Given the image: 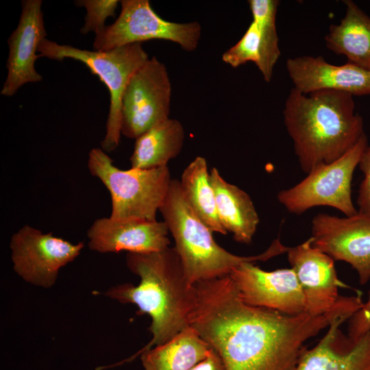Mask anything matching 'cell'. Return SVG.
<instances>
[{
  "label": "cell",
  "instance_id": "20",
  "mask_svg": "<svg viewBox=\"0 0 370 370\" xmlns=\"http://www.w3.org/2000/svg\"><path fill=\"white\" fill-rule=\"evenodd\" d=\"M211 350L197 332L188 326L166 343L138 354L144 370H189Z\"/></svg>",
  "mask_w": 370,
  "mask_h": 370
},
{
  "label": "cell",
  "instance_id": "28",
  "mask_svg": "<svg viewBox=\"0 0 370 370\" xmlns=\"http://www.w3.org/2000/svg\"><path fill=\"white\" fill-rule=\"evenodd\" d=\"M189 370H226L219 355L212 349L204 360Z\"/></svg>",
  "mask_w": 370,
  "mask_h": 370
},
{
  "label": "cell",
  "instance_id": "22",
  "mask_svg": "<svg viewBox=\"0 0 370 370\" xmlns=\"http://www.w3.org/2000/svg\"><path fill=\"white\" fill-rule=\"evenodd\" d=\"M184 197L196 215L213 232L226 234L219 218L214 191L206 160L195 158L186 167L180 181Z\"/></svg>",
  "mask_w": 370,
  "mask_h": 370
},
{
  "label": "cell",
  "instance_id": "17",
  "mask_svg": "<svg viewBox=\"0 0 370 370\" xmlns=\"http://www.w3.org/2000/svg\"><path fill=\"white\" fill-rule=\"evenodd\" d=\"M347 319L349 317L334 319L317 345L306 350L295 370H370V331L352 339L341 329Z\"/></svg>",
  "mask_w": 370,
  "mask_h": 370
},
{
  "label": "cell",
  "instance_id": "2",
  "mask_svg": "<svg viewBox=\"0 0 370 370\" xmlns=\"http://www.w3.org/2000/svg\"><path fill=\"white\" fill-rule=\"evenodd\" d=\"M127 268L137 275V286L126 283L108 289L106 295L123 304H134L138 314L151 319L152 338L141 351L162 345L189 325L197 291L186 278L175 247L150 253H128Z\"/></svg>",
  "mask_w": 370,
  "mask_h": 370
},
{
  "label": "cell",
  "instance_id": "23",
  "mask_svg": "<svg viewBox=\"0 0 370 370\" xmlns=\"http://www.w3.org/2000/svg\"><path fill=\"white\" fill-rule=\"evenodd\" d=\"M253 21L260 34L259 62L256 65L264 81L272 78L274 66L280 56L275 18L279 1L249 0Z\"/></svg>",
  "mask_w": 370,
  "mask_h": 370
},
{
  "label": "cell",
  "instance_id": "19",
  "mask_svg": "<svg viewBox=\"0 0 370 370\" xmlns=\"http://www.w3.org/2000/svg\"><path fill=\"white\" fill-rule=\"evenodd\" d=\"M345 13L325 36L328 49L348 62L370 71V16L352 0L343 1Z\"/></svg>",
  "mask_w": 370,
  "mask_h": 370
},
{
  "label": "cell",
  "instance_id": "16",
  "mask_svg": "<svg viewBox=\"0 0 370 370\" xmlns=\"http://www.w3.org/2000/svg\"><path fill=\"white\" fill-rule=\"evenodd\" d=\"M286 66L294 88L301 93L330 90L370 95V71L350 62L337 66L321 56H302L288 58Z\"/></svg>",
  "mask_w": 370,
  "mask_h": 370
},
{
  "label": "cell",
  "instance_id": "18",
  "mask_svg": "<svg viewBox=\"0 0 370 370\" xmlns=\"http://www.w3.org/2000/svg\"><path fill=\"white\" fill-rule=\"evenodd\" d=\"M217 209L223 228L236 242L249 244L259 223V217L249 195L238 186L227 182L216 168L210 173Z\"/></svg>",
  "mask_w": 370,
  "mask_h": 370
},
{
  "label": "cell",
  "instance_id": "5",
  "mask_svg": "<svg viewBox=\"0 0 370 370\" xmlns=\"http://www.w3.org/2000/svg\"><path fill=\"white\" fill-rule=\"evenodd\" d=\"M38 53V58L80 61L106 86L110 103L106 132L101 145L106 152L114 150L121 135V101L125 89L133 74L149 58L142 43L102 51L81 49L45 38L40 43Z\"/></svg>",
  "mask_w": 370,
  "mask_h": 370
},
{
  "label": "cell",
  "instance_id": "14",
  "mask_svg": "<svg viewBox=\"0 0 370 370\" xmlns=\"http://www.w3.org/2000/svg\"><path fill=\"white\" fill-rule=\"evenodd\" d=\"M41 6V0L22 1L19 22L8 40V74L1 90L2 95L11 97L23 85L42 79L34 66L38 58V46L47 35Z\"/></svg>",
  "mask_w": 370,
  "mask_h": 370
},
{
  "label": "cell",
  "instance_id": "4",
  "mask_svg": "<svg viewBox=\"0 0 370 370\" xmlns=\"http://www.w3.org/2000/svg\"><path fill=\"white\" fill-rule=\"evenodd\" d=\"M159 211L175 240L174 247L190 285L228 275L245 262L267 261L288 249L278 238L264 252L256 256H239L230 253L214 241L212 232L194 212L180 181L175 179L171 180Z\"/></svg>",
  "mask_w": 370,
  "mask_h": 370
},
{
  "label": "cell",
  "instance_id": "11",
  "mask_svg": "<svg viewBox=\"0 0 370 370\" xmlns=\"http://www.w3.org/2000/svg\"><path fill=\"white\" fill-rule=\"evenodd\" d=\"M312 245L334 261L349 264L365 285L370 280V216L319 214L312 221Z\"/></svg>",
  "mask_w": 370,
  "mask_h": 370
},
{
  "label": "cell",
  "instance_id": "15",
  "mask_svg": "<svg viewBox=\"0 0 370 370\" xmlns=\"http://www.w3.org/2000/svg\"><path fill=\"white\" fill-rule=\"evenodd\" d=\"M169 228L164 221L144 219H97L88 230V247L99 253H150L169 247Z\"/></svg>",
  "mask_w": 370,
  "mask_h": 370
},
{
  "label": "cell",
  "instance_id": "12",
  "mask_svg": "<svg viewBox=\"0 0 370 370\" xmlns=\"http://www.w3.org/2000/svg\"><path fill=\"white\" fill-rule=\"evenodd\" d=\"M230 275L241 299L249 305L292 315L305 312L304 295L291 268L266 271L245 262Z\"/></svg>",
  "mask_w": 370,
  "mask_h": 370
},
{
  "label": "cell",
  "instance_id": "3",
  "mask_svg": "<svg viewBox=\"0 0 370 370\" xmlns=\"http://www.w3.org/2000/svg\"><path fill=\"white\" fill-rule=\"evenodd\" d=\"M283 118L300 167L307 174L342 157L365 134L353 95L341 91L306 95L293 88Z\"/></svg>",
  "mask_w": 370,
  "mask_h": 370
},
{
  "label": "cell",
  "instance_id": "9",
  "mask_svg": "<svg viewBox=\"0 0 370 370\" xmlns=\"http://www.w3.org/2000/svg\"><path fill=\"white\" fill-rule=\"evenodd\" d=\"M171 84L167 69L149 58L131 77L121 101V134L137 138L169 118Z\"/></svg>",
  "mask_w": 370,
  "mask_h": 370
},
{
  "label": "cell",
  "instance_id": "24",
  "mask_svg": "<svg viewBox=\"0 0 370 370\" xmlns=\"http://www.w3.org/2000/svg\"><path fill=\"white\" fill-rule=\"evenodd\" d=\"M260 34L256 23L252 21L242 38L222 56V60L233 68L253 62H259Z\"/></svg>",
  "mask_w": 370,
  "mask_h": 370
},
{
  "label": "cell",
  "instance_id": "7",
  "mask_svg": "<svg viewBox=\"0 0 370 370\" xmlns=\"http://www.w3.org/2000/svg\"><path fill=\"white\" fill-rule=\"evenodd\" d=\"M368 145L364 134L358 142L335 161L319 166L296 185L280 191L278 201L291 213L301 214L317 206L336 208L345 216L358 212L352 197L354 171Z\"/></svg>",
  "mask_w": 370,
  "mask_h": 370
},
{
  "label": "cell",
  "instance_id": "6",
  "mask_svg": "<svg viewBox=\"0 0 370 370\" xmlns=\"http://www.w3.org/2000/svg\"><path fill=\"white\" fill-rule=\"evenodd\" d=\"M88 168L108 190L112 201L110 217L156 221L171 181L168 166L151 169L121 170L102 149H92Z\"/></svg>",
  "mask_w": 370,
  "mask_h": 370
},
{
  "label": "cell",
  "instance_id": "1",
  "mask_svg": "<svg viewBox=\"0 0 370 370\" xmlns=\"http://www.w3.org/2000/svg\"><path fill=\"white\" fill-rule=\"evenodd\" d=\"M195 286L189 325L219 355L226 370H295L309 338L336 318L352 317L361 306L357 297L345 296L329 313L292 315L245 303L230 274Z\"/></svg>",
  "mask_w": 370,
  "mask_h": 370
},
{
  "label": "cell",
  "instance_id": "8",
  "mask_svg": "<svg viewBox=\"0 0 370 370\" xmlns=\"http://www.w3.org/2000/svg\"><path fill=\"white\" fill-rule=\"evenodd\" d=\"M118 18L95 35L93 49L108 51L121 46L160 39L179 45L186 51L198 46L201 25L197 21L180 23L161 18L148 0L121 1Z\"/></svg>",
  "mask_w": 370,
  "mask_h": 370
},
{
  "label": "cell",
  "instance_id": "13",
  "mask_svg": "<svg viewBox=\"0 0 370 370\" xmlns=\"http://www.w3.org/2000/svg\"><path fill=\"white\" fill-rule=\"evenodd\" d=\"M286 254L304 295L305 312L318 316L336 309L345 298L338 288L347 286L338 278L334 260L314 247L311 237Z\"/></svg>",
  "mask_w": 370,
  "mask_h": 370
},
{
  "label": "cell",
  "instance_id": "25",
  "mask_svg": "<svg viewBox=\"0 0 370 370\" xmlns=\"http://www.w3.org/2000/svg\"><path fill=\"white\" fill-rule=\"evenodd\" d=\"M77 6L84 7L86 15L81 33L92 32L95 35L106 27L105 21L109 16H115L119 1L117 0H80L75 2Z\"/></svg>",
  "mask_w": 370,
  "mask_h": 370
},
{
  "label": "cell",
  "instance_id": "26",
  "mask_svg": "<svg viewBox=\"0 0 370 370\" xmlns=\"http://www.w3.org/2000/svg\"><path fill=\"white\" fill-rule=\"evenodd\" d=\"M358 166L364 174L357 199L358 212L370 216V144L365 149Z\"/></svg>",
  "mask_w": 370,
  "mask_h": 370
},
{
  "label": "cell",
  "instance_id": "21",
  "mask_svg": "<svg viewBox=\"0 0 370 370\" xmlns=\"http://www.w3.org/2000/svg\"><path fill=\"white\" fill-rule=\"evenodd\" d=\"M184 129L177 119H167L136 138L131 168L151 169L167 166L181 151Z\"/></svg>",
  "mask_w": 370,
  "mask_h": 370
},
{
  "label": "cell",
  "instance_id": "27",
  "mask_svg": "<svg viewBox=\"0 0 370 370\" xmlns=\"http://www.w3.org/2000/svg\"><path fill=\"white\" fill-rule=\"evenodd\" d=\"M370 331V291L367 300L349 319L347 335L357 340Z\"/></svg>",
  "mask_w": 370,
  "mask_h": 370
},
{
  "label": "cell",
  "instance_id": "10",
  "mask_svg": "<svg viewBox=\"0 0 370 370\" xmlns=\"http://www.w3.org/2000/svg\"><path fill=\"white\" fill-rule=\"evenodd\" d=\"M10 247L14 271L27 282L49 288L60 269L79 256L84 243L73 244L26 225L12 235Z\"/></svg>",
  "mask_w": 370,
  "mask_h": 370
}]
</instances>
